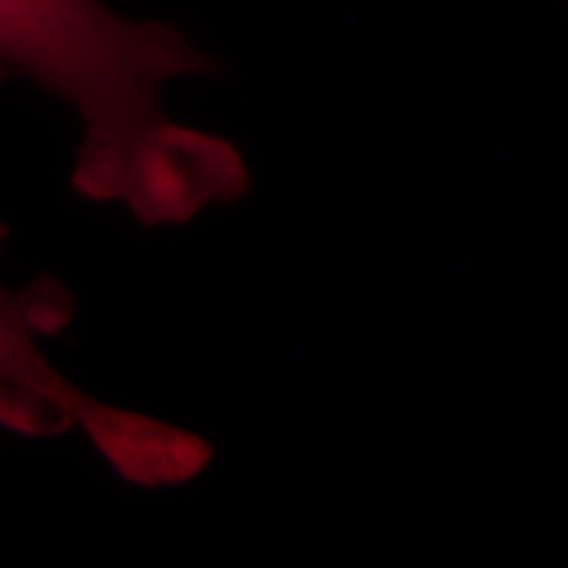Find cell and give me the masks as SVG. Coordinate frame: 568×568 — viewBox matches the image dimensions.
I'll use <instances>...</instances> for the list:
<instances>
[{"label":"cell","instance_id":"6da1fadb","mask_svg":"<svg viewBox=\"0 0 568 568\" xmlns=\"http://www.w3.org/2000/svg\"><path fill=\"white\" fill-rule=\"evenodd\" d=\"M209 70L181 29L104 0H0V82H29L70 111L73 190L142 227H178L250 190L241 149L168 108L178 82Z\"/></svg>","mask_w":568,"mask_h":568},{"label":"cell","instance_id":"7a4b0ae2","mask_svg":"<svg viewBox=\"0 0 568 568\" xmlns=\"http://www.w3.org/2000/svg\"><path fill=\"white\" fill-rule=\"evenodd\" d=\"M3 246L7 227L0 224V263ZM73 310V297L61 282L20 284L0 268V429L26 439L77 436L121 480L136 487L193 480L212 462L203 436L104 402L51 357V338L70 325Z\"/></svg>","mask_w":568,"mask_h":568}]
</instances>
